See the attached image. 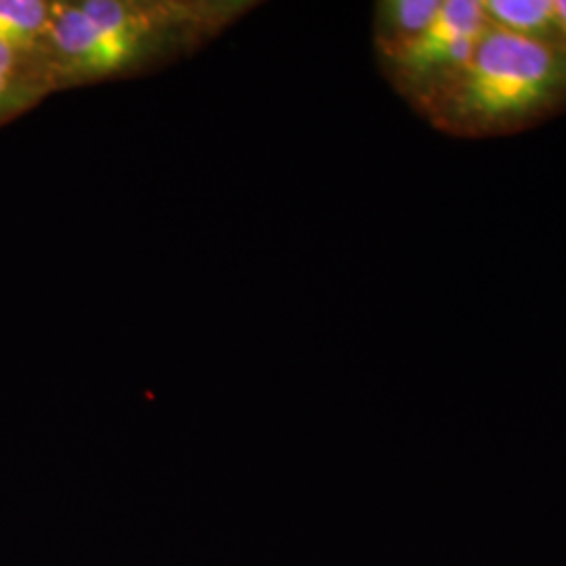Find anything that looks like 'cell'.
I'll list each match as a JSON object with an SVG mask.
<instances>
[{
    "label": "cell",
    "mask_w": 566,
    "mask_h": 566,
    "mask_svg": "<svg viewBox=\"0 0 566 566\" xmlns=\"http://www.w3.org/2000/svg\"><path fill=\"white\" fill-rule=\"evenodd\" d=\"M256 2L57 0L41 55L55 93L142 76L196 53Z\"/></svg>",
    "instance_id": "1"
},
{
    "label": "cell",
    "mask_w": 566,
    "mask_h": 566,
    "mask_svg": "<svg viewBox=\"0 0 566 566\" xmlns=\"http://www.w3.org/2000/svg\"><path fill=\"white\" fill-rule=\"evenodd\" d=\"M566 109V53L489 25L462 76L426 112L451 137H506Z\"/></svg>",
    "instance_id": "2"
},
{
    "label": "cell",
    "mask_w": 566,
    "mask_h": 566,
    "mask_svg": "<svg viewBox=\"0 0 566 566\" xmlns=\"http://www.w3.org/2000/svg\"><path fill=\"white\" fill-rule=\"evenodd\" d=\"M486 30L483 0H443L418 39L378 61L380 72L413 112L426 116L462 76Z\"/></svg>",
    "instance_id": "3"
},
{
    "label": "cell",
    "mask_w": 566,
    "mask_h": 566,
    "mask_svg": "<svg viewBox=\"0 0 566 566\" xmlns=\"http://www.w3.org/2000/svg\"><path fill=\"white\" fill-rule=\"evenodd\" d=\"M53 93L55 84L41 53L21 51L0 41V128Z\"/></svg>",
    "instance_id": "4"
},
{
    "label": "cell",
    "mask_w": 566,
    "mask_h": 566,
    "mask_svg": "<svg viewBox=\"0 0 566 566\" xmlns=\"http://www.w3.org/2000/svg\"><path fill=\"white\" fill-rule=\"evenodd\" d=\"M483 9L491 28L566 53L554 0H483Z\"/></svg>",
    "instance_id": "5"
},
{
    "label": "cell",
    "mask_w": 566,
    "mask_h": 566,
    "mask_svg": "<svg viewBox=\"0 0 566 566\" xmlns=\"http://www.w3.org/2000/svg\"><path fill=\"white\" fill-rule=\"evenodd\" d=\"M443 0H382L374 9V51L386 60L418 39L441 11Z\"/></svg>",
    "instance_id": "6"
},
{
    "label": "cell",
    "mask_w": 566,
    "mask_h": 566,
    "mask_svg": "<svg viewBox=\"0 0 566 566\" xmlns=\"http://www.w3.org/2000/svg\"><path fill=\"white\" fill-rule=\"evenodd\" d=\"M57 0H0V41L41 53Z\"/></svg>",
    "instance_id": "7"
},
{
    "label": "cell",
    "mask_w": 566,
    "mask_h": 566,
    "mask_svg": "<svg viewBox=\"0 0 566 566\" xmlns=\"http://www.w3.org/2000/svg\"><path fill=\"white\" fill-rule=\"evenodd\" d=\"M554 2H556V13H558V20L563 23L566 36V0H554Z\"/></svg>",
    "instance_id": "8"
}]
</instances>
